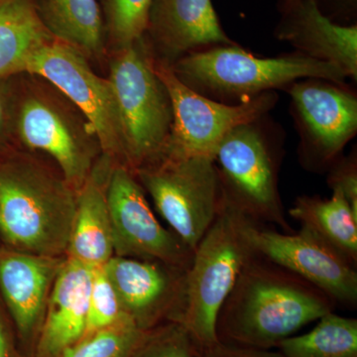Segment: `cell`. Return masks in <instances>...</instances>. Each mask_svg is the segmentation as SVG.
<instances>
[{"mask_svg":"<svg viewBox=\"0 0 357 357\" xmlns=\"http://www.w3.org/2000/svg\"><path fill=\"white\" fill-rule=\"evenodd\" d=\"M171 68L178 79L192 91L227 105L284 89L299 79L318 77L345 84L347 79L340 68L300 52L261 58L238 44L194 52Z\"/></svg>","mask_w":357,"mask_h":357,"instance_id":"obj_3","label":"cell"},{"mask_svg":"<svg viewBox=\"0 0 357 357\" xmlns=\"http://www.w3.org/2000/svg\"><path fill=\"white\" fill-rule=\"evenodd\" d=\"M66 256L32 255L0 246V297L16 337L33 354L52 289Z\"/></svg>","mask_w":357,"mask_h":357,"instance_id":"obj_15","label":"cell"},{"mask_svg":"<svg viewBox=\"0 0 357 357\" xmlns=\"http://www.w3.org/2000/svg\"><path fill=\"white\" fill-rule=\"evenodd\" d=\"M107 79L119 110L124 161L134 172L162 156L173 122L170 96L144 36L115 50Z\"/></svg>","mask_w":357,"mask_h":357,"instance_id":"obj_5","label":"cell"},{"mask_svg":"<svg viewBox=\"0 0 357 357\" xmlns=\"http://www.w3.org/2000/svg\"><path fill=\"white\" fill-rule=\"evenodd\" d=\"M299 0H279L278 9L279 11L283 10V9L287 8V7L292 6Z\"/></svg>","mask_w":357,"mask_h":357,"instance_id":"obj_33","label":"cell"},{"mask_svg":"<svg viewBox=\"0 0 357 357\" xmlns=\"http://www.w3.org/2000/svg\"><path fill=\"white\" fill-rule=\"evenodd\" d=\"M284 91L300 136L301 162L312 171L328 170L356 135V93L347 84L318 77L294 82Z\"/></svg>","mask_w":357,"mask_h":357,"instance_id":"obj_11","label":"cell"},{"mask_svg":"<svg viewBox=\"0 0 357 357\" xmlns=\"http://www.w3.org/2000/svg\"><path fill=\"white\" fill-rule=\"evenodd\" d=\"M245 236L255 255L304 279L345 307L357 305L356 266L309 230L287 234L249 220Z\"/></svg>","mask_w":357,"mask_h":357,"instance_id":"obj_13","label":"cell"},{"mask_svg":"<svg viewBox=\"0 0 357 357\" xmlns=\"http://www.w3.org/2000/svg\"><path fill=\"white\" fill-rule=\"evenodd\" d=\"M280 13L274 31L277 40L307 57L340 68L356 82L357 24L333 22L321 13L316 0H299Z\"/></svg>","mask_w":357,"mask_h":357,"instance_id":"obj_17","label":"cell"},{"mask_svg":"<svg viewBox=\"0 0 357 357\" xmlns=\"http://www.w3.org/2000/svg\"><path fill=\"white\" fill-rule=\"evenodd\" d=\"M144 37L155 59L170 66L194 52L236 44L211 0H153Z\"/></svg>","mask_w":357,"mask_h":357,"instance_id":"obj_16","label":"cell"},{"mask_svg":"<svg viewBox=\"0 0 357 357\" xmlns=\"http://www.w3.org/2000/svg\"><path fill=\"white\" fill-rule=\"evenodd\" d=\"M133 173L171 230L195 251L222 203V187L213 159L161 157Z\"/></svg>","mask_w":357,"mask_h":357,"instance_id":"obj_8","label":"cell"},{"mask_svg":"<svg viewBox=\"0 0 357 357\" xmlns=\"http://www.w3.org/2000/svg\"><path fill=\"white\" fill-rule=\"evenodd\" d=\"M14 326L0 297V357H22L15 344Z\"/></svg>","mask_w":357,"mask_h":357,"instance_id":"obj_32","label":"cell"},{"mask_svg":"<svg viewBox=\"0 0 357 357\" xmlns=\"http://www.w3.org/2000/svg\"><path fill=\"white\" fill-rule=\"evenodd\" d=\"M77 191L62 174L27 155L0 163V241L32 255L62 257Z\"/></svg>","mask_w":357,"mask_h":357,"instance_id":"obj_2","label":"cell"},{"mask_svg":"<svg viewBox=\"0 0 357 357\" xmlns=\"http://www.w3.org/2000/svg\"><path fill=\"white\" fill-rule=\"evenodd\" d=\"M331 198L301 196L289 215L328 248L337 251L356 266L357 262V217L340 190L332 189Z\"/></svg>","mask_w":357,"mask_h":357,"instance_id":"obj_20","label":"cell"},{"mask_svg":"<svg viewBox=\"0 0 357 357\" xmlns=\"http://www.w3.org/2000/svg\"><path fill=\"white\" fill-rule=\"evenodd\" d=\"M276 349L285 357H357V319L328 312L312 331L286 338Z\"/></svg>","mask_w":357,"mask_h":357,"instance_id":"obj_23","label":"cell"},{"mask_svg":"<svg viewBox=\"0 0 357 357\" xmlns=\"http://www.w3.org/2000/svg\"><path fill=\"white\" fill-rule=\"evenodd\" d=\"M321 13L340 25L357 24V0H316Z\"/></svg>","mask_w":357,"mask_h":357,"instance_id":"obj_30","label":"cell"},{"mask_svg":"<svg viewBox=\"0 0 357 357\" xmlns=\"http://www.w3.org/2000/svg\"><path fill=\"white\" fill-rule=\"evenodd\" d=\"M4 1H6V0H0V4H1L2 2H4Z\"/></svg>","mask_w":357,"mask_h":357,"instance_id":"obj_34","label":"cell"},{"mask_svg":"<svg viewBox=\"0 0 357 357\" xmlns=\"http://www.w3.org/2000/svg\"><path fill=\"white\" fill-rule=\"evenodd\" d=\"M124 312L143 332L176 321L188 269L114 255L103 265Z\"/></svg>","mask_w":357,"mask_h":357,"instance_id":"obj_14","label":"cell"},{"mask_svg":"<svg viewBox=\"0 0 357 357\" xmlns=\"http://www.w3.org/2000/svg\"><path fill=\"white\" fill-rule=\"evenodd\" d=\"M114 255L189 269L194 251L157 220L128 167L115 162L107 185Z\"/></svg>","mask_w":357,"mask_h":357,"instance_id":"obj_12","label":"cell"},{"mask_svg":"<svg viewBox=\"0 0 357 357\" xmlns=\"http://www.w3.org/2000/svg\"><path fill=\"white\" fill-rule=\"evenodd\" d=\"M152 2L153 0L107 1V30L115 50L126 48L144 36Z\"/></svg>","mask_w":357,"mask_h":357,"instance_id":"obj_25","label":"cell"},{"mask_svg":"<svg viewBox=\"0 0 357 357\" xmlns=\"http://www.w3.org/2000/svg\"><path fill=\"white\" fill-rule=\"evenodd\" d=\"M33 77L20 93L15 132L26 148L48 155L77 191L102 155L100 141L65 96L42 77Z\"/></svg>","mask_w":357,"mask_h":357,"instance_id":"obj_7","label":"cell"},{"mask_svg":"<svg viewBox=\"0 0 357 357\" xmlns=\"http://www.w3.org/2000/svg\"><path fill=\"white\" fill-rule=\"evenodd\" d=\"M268 115L231 129L213 158L223 194L244 215L289 231L278 188L283 141Z\"/></svg>","mask_w":357,"mask_h":357,"instance_id":"obj_6","label":"cell"},{"mask_svg":"<svg viewBox=\"0 0 357 357\" xmlns=\"http://www.w3.org/2000/svg\"><path fill=\"white\" fill-rule=\"evenodd\" d=\"M129 357H196V351L184 326L165 321L144 332Z\"/></svg>","mask_w":357,"mask_h":357,"instance_id":"obj_26","label":"cell"},{"mask_svg":"<svg viewBox=\"0 0 357 357\" xmlns=\"http://www.w3.org/2000/svg\"><path fill=\"white\" fill-rule=\"evenodd\" d=\"M9 77H0V142L11 130H15L20 93H16Z\"/></svg>","mask_w":357,"mask_h":357,"instance_id":"obj_29","label":"cell"},{"mask_svg":"<svg viewBox=\"0 0 357 357\" xmlns=\"http://www.w3.org/2000/svg\"><path fill=\"white\" fill-rule=\"evenodd\" d=\"M37 14L54 39L88 57L105 51V25L96 0H33Z\"/></svg>","mask_w":357,"mask_h":357,"instance_id":"obj_21","label":"cell"},{"mask_svg":"<svg viewBox=\"0 0 357 357\" xmlns=\"http://www.w3.org/2000/svg\"><path fill=\"white\" fill-rule=\"evenodd\" d=\"M114 163V160L102 154L77 191L66 257L91 268L102 267L114 255L107 204V185Z\"/></svg>","mask_w":357,"mask_h":357,"instance_id":"obj_19","label":"cell"},{"mask_svg":"<svg viewBox=\"0 0 357 357\" xmlns=\"http://www.w3.org/2000/svg\"><path fill=\"white\" fill-rule=\"evenodd\" d=\"M143 333L135 321L126 316L114 325L82 337L59 357H129Z\"/></svg>","mask_w":357,"mask_h":357,"instance_id":"obj_24","label":"cell"},{"mask_svg":"<svg viewBox=\"0 0 357 357\" xmlns=\"http://www.w3.org/2000/svg\"><path fill=\"white\" fill-rule=\"evenodd\" d=\"M155 70L165 84L173 112L172 128L161 157L213 158L231 129L269 114L278 102L275 91L236 105L215 102L185 86L167 63L155 59Z\"/></svg>","mask_w":357,"mask_h":357,"instance_id":"obj_9","label":"cell"},{"mask_svg":"<svg viewBox=\"0 0 357 357\" xmlns=\"http://www.w3.org/2000/svg\"><path fill=\"white\" fill-rule=\"evenodd\" d=\"M335 305L309 282L255 253L218 314V342L272 349L333 312Z\"/></svg>","mask_w":357,"mask_h":357,"instance_id":"obj_1","label":"cell"},{"mask_svg":"<svg viewBox=\"0 0 357 357\" xmlns=\"http://www.w3.org/2000/svg\"><path fill=\"white\" fill-rule=\"evenodd\" d=\"M93 268L66 257L55 283L33 356L59 357L83 337Z\"/></svg>","mask_w":357,"mask_h":357,"instance_id":"obj_18","label":"cell"},{"mask_svg":"<svg viewBox=\"0 0 357 357\" xmlns=\"http://www.w3.org/2000/svg\"><path fill=\"white\" fill-rule=\"evenodd\" d=\"M24 74L42 77L86 117L102 154L126 165L119 110L109 79L96 75L88 58L75 47L52 39L28 58Z\"/></svg>","mask_w":357,"mask_h":357,"instance_id":"obj_10","label":"cell"},{"mask_svg":"<svg viewBox=\"0 0 357 357\" xmlns=\"http://www.w3.org/2000/svg\"><path fill=\"white\" fill-rule=\"evenodd\" d=\"M222 194L217 217L195 249L185 273L182 304L176 319L197 347L220 342L218 314L241 270L255 255L245 236L249 218L222 190Z\"/></svg>","mask_w":357,"mask_h":357,"instance_id":"obj_4","label":"cell"},{"mask_svg":"<svg viewBox=\"0 0 357 357\" xmlns=\"http://www.w3.org/2000/svg\"><path fill=\"white\" fill-rule=\"evenodd\" d=\"M126 316L128 314L124 312L121 300L105 273V268H93L88 317L83 337L114 325Z\"/></svg>","mask_w":357,"mask_h":357,"instance_id":"obj_27","label":"cell"},{"mask_svg":"<svg viewBox=\"0 0 357 357\" xmlns=\"http://www.w3.org/2000/svg\"><path fill=\"white\" fill-rule=\"evenodd\" d=\"M328 184L344 195L352 213L357 217V158L354 150L349 156L340 157L328 169Z\"/></svg>","mask_w":357,"mask_h":357,"instance_id":"obj_28","label":"cell"},{"mask_svg":"<svg viewBox=\"0 0 357 357\" xmlns=\"http://www.w3.org/2000/svg\"><path fill=\"white\" fill-rule=\"evenodd\" d=\"M54 39L45 28L33 0L0 4V77L24 74L33 52Z\"/></svg>","mask_w":357,"mask_h":357,"instance_id":"obj_22","label":"cell"},{"mask_svg":"<svg viewBox=\"0 0 357 357\" xmlns=\"http://www.w3.org/2000/svg\"><path fill=\"white\" fill-rule=\"evenodd\" d=\"M195 351L196 357H285L280 352L271 349H245L222 342L210 347H195Z\"/></svg>","mask_w":357,"mask_h":357,"instance_id":"obj_31","label":"cell"}]
</instances>
